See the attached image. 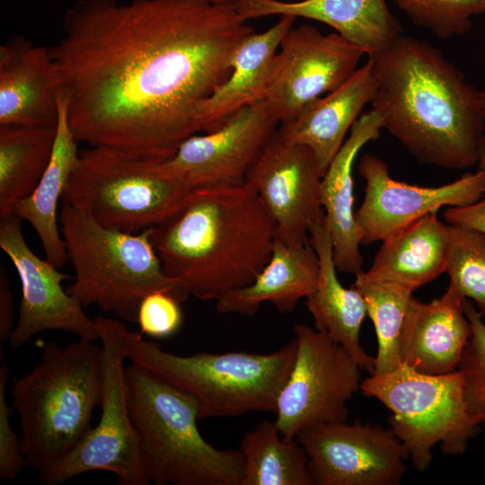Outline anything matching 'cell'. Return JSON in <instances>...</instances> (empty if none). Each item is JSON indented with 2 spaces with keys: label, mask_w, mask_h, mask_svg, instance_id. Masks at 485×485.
<instances>
[{
  "label": "cell",
  "mask_w": 485,
  "mask_h": 485,
  "mask_svg": "<svg viewBox=\"0 0 485 485\" xmlns=\"http://www.w3.org/2000/svg\"><path fill=\"white\" fill-rule=\"evenodd\" d=\"M319 260L310 242L289 245L275 238L270 258L249 285L229 291L216 301L219 313L254 315L260 304L271 303L283 313L315 289Z\"/></svg>",
  "instance_id": "d4e9b609"
},
{
  "label": "cell",
  "mask_w": 485,
  "mask_h": 485,
  "mask_svg": "<svg viewBox=\"0 0 485 485\" xmlns=\"http://www.w3.org/2000/svg\"><path fill=\"white\" fill-rule=\"evenodd\" d=\"M16 215L0 218V247L20 278L22 300L15 326L9 338L13 348L22 347L36 334L46 331L73 333L78 339L95 341L99 333L84 305L63 282L71 276L36 255L22 232Z\"/></svg>",
  "instance_id": "9a60e30c"
},
{
  "label": "cell",
  "mask_w": 485,
  "mask_h": 485,
  "mask_svg": "<svg viewBox=\"0 0 485 485\" xmlns=\"http://www.w3.org/2000/svg\"><path fill=\"white\" fill-rule=\"evenodd\" d=\"M58 221L75 270L66 291L84 306L97 305L137 322L142 300L153 292L168 293L181 303L189 298L179 282L164 273L151 228L137 234L110 229L66 203Z\"/></svg>",
  "instance_id": "8992f818"
},
{
  "label": "cell",
  "mask_w": 485,
  "mask_h": 485,
  "mask_svg": "<svg viewBox=\"0 0 485 485\" xmlns=\"http://www.w3.org/2000/svg\"><path fill=\"white\" fill-rule=\"evenodd\" d=\"M294 331L296 354L275 410L278 431L289 438L313 425L346 420L363 370L326 333L303 323Z\"/></svg>",
  "instance_id": "8fae6325"
},
{
  "label": "cell",
  "mask_w": 485,
  "mask_h": 485,
  "mask_svg": "<svg viewBox=\"0 0 485 485\" xmlns=\"http://www.w3.org/2000/svg\"><path fill=\"white\" fill-rule=\"evenodd\" d=\"M463 301L449 288L428 303L412 296L400 336L401 362L428 375L456 371L472 335Z\"/></svg>",
  "instance_id": "ac0fdd59"
},
{
  "label": "cell",
  "mask_w": 485,
  "mask_h": 485,
  "mask_svg": "<svg viewBox=\"0 0 485 485\" xmlns=\"http://www.w3.org/2000/svg\"><path fill=\"white\" fill-rule=\"evenodd\" d=\"M436 214L429 213L382 241L366 275L414 292L445 272L449 225Z\"/></svg>",
  "instance_id": "484cf974"
},
{
  "label": "cell",
  "mask_w": 485,
  "mask_h": 485,
  "mask_svg": "<svg viewBox=\"0 0 485 485\" xmlns=\"http://www.w3.org/2000/svg\"><path fill=\"white\" fill-rule=\"evenodd\" d=\"M449 225L445 273L448 287L485 314V232Z\"/></svg>",
  "instance_id": "4dcf8cb0"
},
{
  "label": "cell",
  "mask_w": 485,
  "mask_h": 485,
  "mask_svg": "<svg viewBox=\"0 0 485 485\" xmlns=\"http://www.w3.org/2000/svg\"><path fill=\"white\" fill-rule=\"evenodd\" d=\"M278 130V129H277ZM321 172L312 150L277 133L251 167L246 181L276 225V237L289 245L309 242V232L323 216Z\"/></svg>",
  "instance_id": "2e32d148"
},
{
  "label": "cell",
  "mask_w": 485,
  "mask_h": 485,
  "mask_svg": "<svg viewBox=\"0 0 485 485\" xmlns=\"http://www.w3.org/2000/svg\"><path fill=\"white\" fill-rule=\"evenodd\" d=\"M279 1L293 3V2H300V1H304V0H279Z\"/></svg>",
  "instance_id": "ab89813d"
},
{
  "label": "cell",
  "mask_w": 485,
  "mask_h": 485,
  "mask_svg": "<svg viewBox=\"0 0 485 485\" xmlns=\"http://www.w3.org/2000/svg\"><path fill=\"white\" fill-rule=\"evenodd\" d=\"M235 7L245 20L279 14L325 23L368 58L385 52L403 32L386 0H238Z\"/></svg>",
  "instance_id": "d6986e66"
},
{
  "label": "cell",
  "mask_w": 485,
  "mask_h": 485,
  "mask_svg": "<svg viewBox=\"0 0 485 485\" xmlns=\"http://www.w3.org/2000/svg\"><path fill=\"white\" fill-rule=\"evenodd\" d=\"M9 368L0 366V479L12 480L19 476L25 463L22 441L14 433L6 401V384Z\"/></svg>",
  "instance_id": "e575fe53"
},
{
  "label": "cell",
  "mask_w": 485,
  "mask_h": 485,
  "mask_svg": "<svg viewBox=\"0 0 485 485\" xmlns=\"http://www.w3.org/2000/svg\"><path fill=\"white\" fill-rule=\"evenodd\" d=\"M13 300L5 269L0 265V341L9 340L15 326Z\"/></svg>",
  "instance_id": "8d00e7d4"
},
{
  "label": "cell",
  "mask_w": 485,
  "mask_h": 485,
  "mask_svg": "<svg viewBox=\"0 0 485 485\" xmlns=\"http://www.w3.org/2000/svg\"><path fill=\"white\" fill-rule=\"evenodd\" d=\"M443 218L448 225L485 232V193L472 204L447 207L443 213Z\"/></svg>",
  "instance_id": "d590c367"
},
{
  "label": "cell",
  "mask_w": 485,
  "mask_h": 485,
  "mask_svg": "<svg viewBox=\"0 0 485 485\" xmlns=\"http://www.w3.org/2000/svg\"><path fill=\"white\" fill-rule=\"evenodd\" d=\"M125 348L130 363L192 396L198 418L204 419L251 411L275 413L278 393L295 357L296 341L294 339L268 354L231 351L180 356L128 329Z\"/></svg>",
  "instance_id": "52a82bcc"
},
{
  "label": "cell",
  "mask_w": 485,
  "mask_h": 485,
  "mask_svg": "<svg viewBox=\"0 0 485 485\" xmlns=\"http://www.w3.org/2000/svg\"><path fill=\"white\" fill-rule=\"evenodd\" d=\"M164 273L185 293L215 300L251 283L268 263L276 225L247 182L196 189L184 207L151 227Z\"/></svg>",
  "instance_id": "3957f363"
},
{
  "label": "cell",
  "mask_w": 485,
  "mask_h": 485,
  "mask_svg": "<svg viewBox=\"0 0 485 485\" xmlns=\"http://www.w3.org/2000/svg\"><path fill=\"white\" fill-rule=\"evenodd\" d=\"M180 303L174 296L163 291L147 295L137 313V322L141 332L155 339H166L175 334L183 322Z\"/></svg>",
  "instance_id": "836d02e7"
},
{
  "label": "cell",
  "mask_w": 485,
  "mask_h": 485,
  "mask_svg": "<svg viewBox=\"0 0 485 485\" xmlns=\"http://www.w3.org/2000/svg\"><path fill=\"white\" fill-rule=\"evenodd\" d=\"M278 125L265 101H259L237 111L219 128L188 137L164 164L194 190L243 184Z\"/></svg>",
  "instance_id": "e0dca14e"
},
{
  "label": "cell",
  "mask_w": 485,
  "mask_h": 485,
  "mask_svg": "<svg viewBox=\"0 0 485 485\" xmlns=\"http://www.w3.org/2000/svg\"><path fill=\"white\" fill-rule=\"evenodd\" d=\"M360 390L389 409L390 428L419 472L430 466L436 445L446 455H460L479 433L481 426L466 405L458 369L428 375L401 363L390 372L370 375Z\"/></svg>",
  "instance_id": "9c48e42d"
},
{
  "label": "cell",
  "mask_w": 485,
  "mask_h": 485,
  "mask_svg": "<svg viewBox=\"0 0 485 485\" xmlns=\"http://www.w3.org/2000/svg\"><path fill=\"white\" fill-rule=\"evenodd\" d=\"M463 309L472 335L463 350L458 370L463 376V396L470 412L485 429V322L473 303L464 299Z\"/></svg>",
  "instance_id": "d6a6232c"
},
{
  "label": "cell",
  "mask_w": 485,
  "mask_h": 485,
  "mask_svg": "<svg viewBox=\"0 0 485 485\" xmlns=\"http://www.w3.org/2000/svg\"><path fill=\"white\" fill-rule=\"evenodd\" d=\"M355 276L353 286L366 301L377 339L373 374L390 372L401 363L400 336L413 292L394 283L373 279L363 269Z\"/></svg>",
  "instance_id": "f546056e"
},
{
  "label": "cell",
  "mask_w": 485,
  "mask_h": 485,
  "mask_svg": "<svg viewBox=\"0 0 485 485\" xmlns=\"http://www.w3.org/2000/svg\"><path fill=\"white\" fill-rule=\"evenodd\" d=\"M253 30L207 0H77L49 47L78 142L166 161L199 133L198 111Z\"/></svg>",
  "instance_id": "6da1fadb"
},
{
  "label": "cell",
  "mask_w": 485,
  "mask_h": 485,
  "mask_svg": "<svg viewBox=\"0 0 485 485\" xmlns=\"http://www.w3.org/2000/svg\"><path fill=\"white\" fill-rule=\"evenodd\" d=\"M243 457L241 485H313L309 459L295 438L283 436L275 420L249 430L239 447Z\"/></svg>",
  "instance_id": "f1b7e54d"
},
{
  "label": "cell",
  "mask_w": 485,
  "mask_h": 485,
  "mask_svg": "<svg viewBox=\"0 0 485 485\" xmlns=\"http://www.w3.org/2000/svg\"><path fill=\"white\" fill-rule=\"evenodd\" d=\"M309 242L319 260L318 280L305 299L316 330L340 344L369 375L374 373L375 357L365 352L359 334L367 316L366 301L354 287H345L337 277L333 245L324 216L310 229Z\"/></svg>",
  "instance_id": "603a6c76"
},
{
  "label": "cell",
  "mask_w": 485,
  "mask_h": 485,
  "mask_svg": "<svg viewBox=\"0 0 485 485\" xmlns=\"http://www.w3.org/2000/svg\"><path fill=\"white\" fill-rule=\"evenodd\" d=\"M213 4H232L235 5L238 0H207Z\"/></svg>",
  "instance_id": "f35d334b"
},
{
  "label": "cell",
  "mask_w": 485,
  "mask_h": 485,
  "mask_svg": "<svg viewBox=\"0 0 485 485\" xmlns=\"http://www.w3.org/2000/svg\"><path fill=\"white\" fill-rule=\"evenodd\" d=\"M57 100L58 119L51 158L36 188L15 207L13 215L31 225L41 242L45 259L59 269L69 259L57 224V207L80 151L58 94Z\"/></svg>",
  "instance_id": "4316f807"
},
{
  "label": "cell",
  "mask_w": 485,
  "mask_h": 485,
  "mask_svg": "<svg viewBox=\"0 0 485 485\" xmlns=\"http://www.w3.org/2000/svg\"><path fill=\"white\" fill-rule=\"evenodd\" d=\"M57 125H0V218L36 188L51 158Z\"/></svg>",
  "instance_id": "83f0119b"
},
{
  "label": "cell",
  "mask_w": 485,
  "mask_h": 485,
  "mask_svg": "<svg viewBox=\"0 0 485 485\" xmlns=\"http://www.w3.org/2000/svg\"><path fill=\"white\" fill-rule=\"evenodd\" d=\"M94 322L101 342V416L78 444L52 466L40 472L41 484L59 485L93 471L116 475L120 485H149L127 393L124 322L99 315Z\"/></svg>",
  "instance_id": "30bf717a"
},
{
  "label": "cell",
  "mask_w": 485,
  "mask_h": 485,
  "mask_svg": "<svg viewBox=\"0 0 485 485\" xmlns=\"http://www.w3.org/2000/svg\"><path fill=\"white\" fill-rule=\"evenodd\" d=\"M357 169L366 186L355 220L364 245L382 242L441 207L472 204L485 193V168L435 187L394 180L388 164L370 154L360 158Z\"/></svg>",
  "instance_id": "5bb4252c"
},
{
  "label": "cell",
  "mask_w": 485,
  "mask_h": 485,
  "mask_svg": "<svg viewBox=\"0 0 485 485\" xmlns=\"http://www.w3.org/2000/svg\"><path fill=\"white\" fill-rule=\"evenodd\" d=\"M295 439L317 485H399L409 459L392 430L379 425L320 423L301 430Z\"/></svg>",
  "instance_id": "4fadbf2b"
},
{
  "label": "cell",
  "mask_w": 485,
  "mask_h": 485,
  "mask_svg": "<svg viewBox=\"0 0 485 485\" xmlns=\"http://www.w3.org/2000/svg\"><path fill=\"white\" fill-rule=\"evenodd\" d=\"M481 101L482 106L483 114L485 116V87L482 90H480ZM479 168H485V134L480 148V157L478 163Z\"/></svg>",
  "instance_id": "74e56055"
},
{
  "label": "cell",
  "mask_w": 485,
  "mask_h": 485,
  "mask_svg": "<svg viewBox=\"0 0 485 485\" xmlns=\"http://www.w3.org/2000/svg\"><path fill=\"white\" fill-rule=\"evenodd\" d=\"M37 345L40 360L15 381L13 397L25 463L41 472L66 456L91 428L101 396L102 350L82 339L63 348L42 340Z\"/></svg>",
  "instance_id": "277c9868"
},
{
  "label": "cell",
  "mask_w": 485,
  "mask_h": 485,
  "mask_svg": "<svg viewBox=\"0 0 485 485\" xmlns=\"http://www.w3.org/2000/svg\"><path fill=\"white\" fill-rule=\"evenodd\" d=\"M129 412L147 478L155 485H241L240 450L201 436L196 400L133 363L125 369Z\"/></svg>",
  "instance_id": "5b68a950"
},
{
  "label": "cell",
  "mask_w": 485,
  "mask_h": 485,
  "mask_svg": "<svg viewBox=\"0 0 485 485\" xmlns=\"http://www.w3.org/2000/svg\"><path fill=\"white\" fill-rule=\"evenodd\" d=\"M58 100L49 47L13 36L0 47V125H51Z\"/></svg>",
  "instance_id": "ffe728a7"
},
{
  "label": "cell",
  "mask_w": 485,
  "mask_h": 485,
  "mask_svg": "<svg viewBox=\"0 0 485 485\" xmlns=\"http://www.w3.org/2000/svg\"><path fill=\"white\" fill-rule=\"evenodd\" d=\"M364 51L338 32L312 25L292 28L275 56L264 101L279 124L345 83L358 68Z\"/></svg>",
  "instance_id": "7c38bea8"
},
{
  "label": "cell",
  "mask_w": 485,
  "mask_h": 485,
  "mask_svg": "<svg viewBox=\"0 0 485 485\" xmlns=\"http://www.w3.org/2000/svg\"><path fill=\"white\" fill-rule=\"evenodd\" d=\"M376 88L368 58L337 89L312 101L292 120L279 124L277 133L288 143L309 147L323 176L346 134L374 100Z\"/></svg>",
  "instance_id": "44dd1931"
},
{
  "label": "cell",
  "mask_w": 485,
  "mask_h": 485,
  "mask_svg": "<svg viewBox=\"0 0 485 485\" xmlns=\"http://www.w3.org/2000/svg\"><path fill=\"white\" fill-rule=\"evenodd\" d=\"M382 129L383 120L375 110L371 109L362 114L322 178L324 221L332 241L335 266L342 273L356 275L363 264L354 212L353 164L361 148L376 140Z\"/></svg>",
  "instance_id": "7402d4cb"
},
{
  "label": "cell",
  "mask_w": 485,
  "mask_h": 485,
  "mask_svg": "<svg viewBox=\"0 0 485 485\" xmlns=\"http://www.w3.org/2000/svg\"><path fill=\"white\" fill-rule=\"evenodd\" d=\"M370 59L377 84L370 104L384 129L423 164L478 165L485 134L480 90L441 50L402 34Z\"/></svg>",
  "instance_id": "7a4b0ae2"
},
{
  "label": "cell",
  "mask_w": 485,
  "mask_h": 485,
  "mask_svg": "<svg viewBox=\"0 0 485 485\" xmlns=\"http://www.w3.org/2000/svg\"><path fill=\"white\" fill-rule=\"evenodd\" d=\"M195 190L172 174L164 161L90 146L79 153L62 203L104 227L137 234L174 216Z\"/></svg>",
  "instance_id": "ba28073f"
},
{
  "label": "cell",
  "mask_w": 485,
  "mask_h": 485,
  "mask_svg": "<svg viewBox=\"0 0 485 485\" xmlns=\"http://www.w3.org/2000/svg\"><path fill=\"white\" fill-rule=\"evenodd\" d=\"M415 26L446 40L468 33L472 18L485 14V0H391Z\"/></svg>",
  "instance_id": "1f68e13d"
},
{
  "label": "cell",
  "mask_w": 485,
  "mask_h": 485,
  "mask_svg": "<svg viewBox=\"0 0 485 485\" xmlns=\"http://www.w3.org/2000/svg\"><path fill=\"white\" fill-rule=\"evenodd\" d=\"M265 31L251 32L234 50L232 73L202 104L198 115L199 132H212L222 127L242 108L264 99L274 58L295 17L280 15Z\"/></svg>",
  "instance_id": "cb8c5ba5"
}]
</instances>
